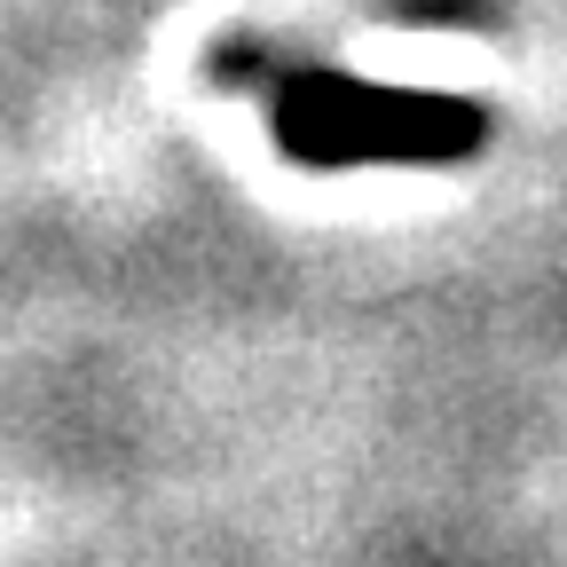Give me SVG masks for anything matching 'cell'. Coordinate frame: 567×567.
<instances>
[{"label": "cell", "mask_w": 567, "mask_h": 567, "mask_svg": "<svg viewBox=\"0 0 567 567\" xmlns=\"http://www.w3.org/2000/svg\"><path fill=\"white\" fill-rule=\"evenodd\" d=\"M473 142L465 103H434L410 87H300L284 103V151L308 166L354 158H450Z\"/></svg>", "instance_id": "obj_1"}]
</instances>
